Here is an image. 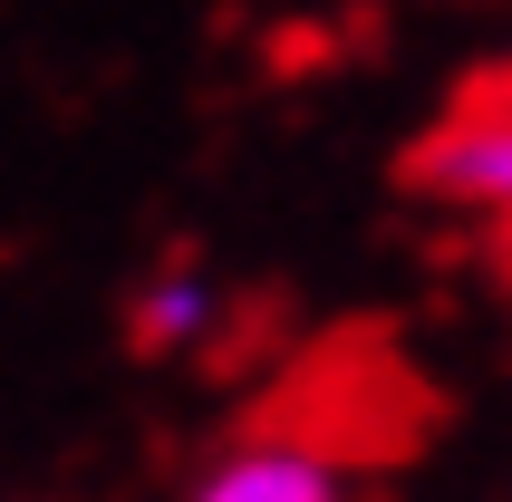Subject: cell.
<instances>
[{
    "label": "cell",
    "instance_id": "6da1fadb",
    "mask_svg": "<svg viewBox=\"0 0 512 502\" xmlns=\"http://www.w3.org/2000/svg\"><path fill=\"white\" fill-rule=\"evenodd\" d=\"M406 184L445 213L512 223V78H474L426 136L406 145Z\"/></svg>",
    "mask_w": 512,
    "mask_h": 502
},
{
    "label": "cell",
    "instance_id": "7a4b0ae2",
    "mask_svg": "<svg viewBox=\"0 0 512 502\" xmlns=\"http://www.w3.org/2000/svg\"><path fill=\"white\" fill-rule=\"evenodd\" d=\"M184 502H348V474L319 435H252L232 445Z\"/></svg>",
    "mask_w": 512,
    "mask_h": 502
},
{
    "label": "cell",
    "instance_id": "3957f363",
    "mask_svg": "<svg viewBox=\"0 0 512 502\" xmlns=\"http://www.w3.org/2000/svg\"><path fill=\"white\" fill-rule=\"evenodd\" d=\"M213 319H223V290H213L194 261H165V271L136 290V348H145V358H174V348H194Z\"/></svg>",
    "mask_w": 512,
    "mask_h": 502
}]
</instances>
